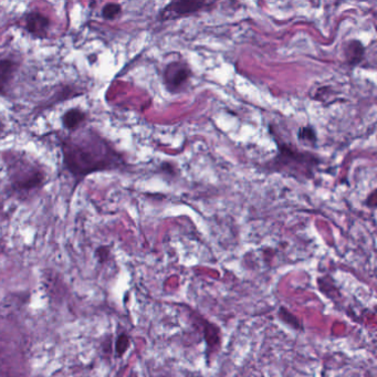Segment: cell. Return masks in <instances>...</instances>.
I'll list each match as a JSON object with an SVG mask.
<instances>
[{
	"label": "cell",
	"instance_id": "1",
	"mask_svg": "<svg viewBox=\"0 0 377 377\" xmlns=\"http://www.w3.org/2000/svg\"><path fill=\"white\" fill-rule=\"evenodd\" d=\"M63 163L75 177H85L95 171L117 169L123 165L119 153L100 135L85 132V135L63 142Z\"/></svg>",
	"mask_w": 377,
	"mask_h": 377
},
{
	"label": "cell",
	"instance_id": "2",
	"mask_svg": "<svg viewBox=\"0 0 377 377\" xmlns=\"http://www.w3.org/2000/svg\"><path fill=\"white\" fill-rule=\"evenodd\" d=\"M320 164L318 157L310 153L299 152L289 145H279L277 156L270 163V169L282 171L290 176L312 179L314 169Z\"/></svg>",
	"mask_w": 377,
	"mask_h": 377
},
{
	"label": "cell",
	"instance_id": "3",
	"mask_svg": "<svg viewBox=\"0 0 377 377\" xmlns=\"http://www.w3.org/2000/svg\"><path fill=\"white\" fill-rule=\"evenodd\" d=\"M10 184L17 193H27L45 183V173L28 159H8Z\"/></svg>",
	"mask_w": 377,
	"mask_h": 377
},
{
	"label": "cell",
	"instance_id": "4",
	"mask_svg": "<svg viewBox=\"0 0 377 377\" xmlns=\"http://www.w3.org/2000/svg\"><path fill=\"white\" fill-rule=\"evenodd\" d=\"M216 3L213 1H199V0H181V1H171L166 7L161 9L159 19L165 20L179 19L185 16L193 15L203 10H209L215 7Z\"/></svg>",
	"mask_w": 377,
	"mask_h": 377
},
{
	"label": "cell",
	"instance_id": "5",
	"mask_svg": "<svg viewBox=\"0 0 377 377\" xmlns=\"http://www.w3.org/2000/svg\"><path fill=\"white\" fill-rule=\"evenodd\" d=\"M191 70L184 61H171L165 67L164 85L169 92L179 93L188 85Z\"/></svg>",
	"mask_w": 377,
	"mask_h": 377
},
{
	"label": "cell",
	"instance_id": "6",
	"mask_svg": "<svg viewBox=\"0 0 377 377\" xmlns=\"http://www.w3.org/2000/svg\"><path fill=\"white\" fill-rule=\"evenodd\" d=\"M26 29L30 35L38 38H45L48 35V29L50 27V20L47 16L43 14L33 11L28 14L25 18Z\"/></svg>",
	"mask_w": 377,
	"mask_h": 377
},
{
	"label": "cell",
	"instance_id": "7",
	"mask_svg": "<svg viewBox=\"0 0 377 377\" xmlns=\"http://www.w3.org/2000/svg\"><path fill=\"white\" fill-rule=\"evenodd\" d=\"M365 49L362 43L359 40L349 41L344 47V57L346 63L351 65H356L361 63L364 58Z\"/></svg>",
	"mask_w": 377,
	"mask_h": 377
},
{
	"label": "cell",
	"instance_id": "8",
	"mask_svg": "<svg viewBox=\"0 0 377 377\" xmlns=\"http://www.w3.org/2000/svg\"><path fill=\"white\" fill-rule=\"evenodd\" d=\"M17 63L11 59H0V93H3L17 70Z\"/></svg>",
	"mask_w": 377,
	"mask_h": 377
},
{
	"label": "cell",
	"instance_id": "9",
	"mask_svg": "<svg viewBox=\"0 0 377 377\" xmlns=\"http://www.w3.org/2000/svg\"><path fill=\"white\" fill-rule=\"evenodd\" d=\"M85 121V113L79 109L68 110L63 117V124L69 131H75Z\"/></svg>",
	"mask_w": 377,
	"mask_h": 377
},
{
	"label": "cell",
	"instance_id": "10",
	"mask_svg": "<svg viewBox=\"0 0 377 377\" xmlns=\"http://www.w3.org/2000/svg\"><path fill=\"white\" fill-rule=\"evenodd\" d=\"M205 339L209 351H216L221 344V330L213 323L206 322L205 324Z\"/></svg>",
	"mask_w": 377,
	"mask_h": 377
},
{
	"label": "cell",
	"instance_id": "11",
	"mask_svg": "<svg viewBox=\"0 0 377 377\" xmlns=\"http://www.w3.org/2000/svg\"><path fill=\"white\" fill-rule=\"evenodd\" d=\"M279 318L283 321V322L287 323V324L290 325L291 328L295 329V330H303L302 322H301L300 319L297 317V315L291 313L290 311L287 310L285 308L279 309Z\"/></svg>",
	"mask_w": 377,
	"mask_h": 377
},
{
	"label": "cell",
	"instance_id": "12",
	"mask_svg": "<svg viewBox=\"0 0 377 377\" xmlns=\"http://www.w3.org/2000/svg\"><path fill=\"white\" fill-rule=\"evenodd\" d=\"M299 141L302 142L304 144L315 147L317 144V134L314 129L310 127H305L299 131Z\"/></svg>",
	"mask_w": 377,
	"mask_h": 377
},
{
	"label": "cell",
	"instance_id": "13",
	"mask_svg": "<svg viewBox=\"0 0 377 377\" xmlns=\"http://www.w3.org/2000/svg\"><path fill=\"white\" fill-rule=\"evenodd\" d=\"M122 13V7L119 4L109 3L102 8V16L107 20H115Z\"/></svg>",
	"mask_w": 377,
	"mask_h": 377
},
{
	"label": "cell",
	"instance_id": "14",
	"mask_svg": "<svg viewBox=\"0 0 377 377\" xmlns=\"http://www.w3.org/2000/svg\"><path fill=\"white\" fill-rule=\"evenodd\" d=\"M129 346V339L127 334H121L117 338V343H115V350H117V354L119 356L124 354L127 352V349Z\"/></svg>",
	"mask_w": 377,
	"mask_h": 377
},
{
	"label": "cell",
	"instance_id": "15",
	"mask_svg": "<svg viewBox=\"0 0 377 377\" xmlns=\"http://www.w3.org/2000/svg\"><path fill=\"white\" fill-rule=\"evenodd\" d=\"M0 377H9L6 373L0 372Z\"/></svg>",
	"mask_w": 377,
	"mask_h": 377
}]
</instances>
